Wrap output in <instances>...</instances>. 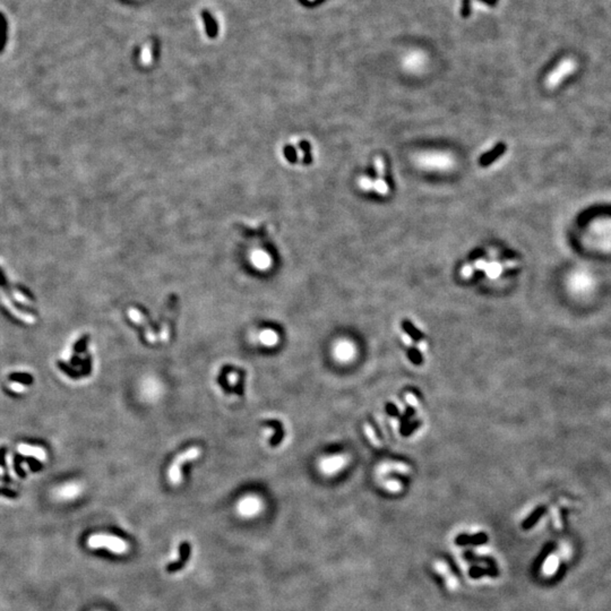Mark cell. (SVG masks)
Segmentation results:
<instances>
[{
  "label": "cell",
  "mask_w": 611,
  "mask_h": 611,
  "mask_svg": "<svg viewBox=\"0 0 611 611\" xmlns=\"http://www.w3.org/2000/svg\"><path fill=\"white\" fill-rule=\"evenodd\" d=\"M481 2L486 3L487 5H490V6H493V5H495L498 0H481Z\"/></svg>",
  "instance_id": "obj_34"
},
{
  "label": "cell",
  "mask_w": 611,
  "mask_h": 611,
  "mask_svg": "<svg viewBox=\"0 0 611 611\" xmlns=\"http://www.w3.org/2000/svg\"><path fill=\"white\" fill-rule=\"evenodd\" d=\"M418 345H419V349H420L421 351H426V350H427V343L426 342L420 341V342H419Z\"/></svg>",
  "instance_id": "obj_33"
},
{
  "label": "cell",
  "mask_w": 611,
  "mask_h": 611,
  "mask_svg": "<svg viewBox=\"0 0 611 611\" xmlns=\"http://www.w3.org/2000/svg\"><path fill=\"white\" fill-rule=\"evenodd\" d=\"M357 184L359 186V188H360L362 191H371L374 180H372L370 177H368V176H360L357 180Z\"/></svg>",
  "instance_id": "obj_20"
},
{
  "label": "cell",
  "mask_w": 611,
  "mask_h": 611,
  "mask_svg": "<svg viewBox=\"0 0 611 611\" xmlns=\"http://www.w3.org/2000/svg\"><path fill=\"white\" fill-rule=\"evenodd\" d=\"M577 68V63L573 58H565L559 63L553 71L550 72L547 77H545V87L548 90H554L557 88L559 84L565 81L567 76L572 75L575 73Z\"/></svg>",
  "instance_id": "obj_5"
},
{
  "label": "cell",
  "mask_w": 611,
  "mask_h": 611,
  "mask_svg": "<svg viewBox=\"0 0 611 611\" xmlns=\"http://www.w3.org/2000/svg\"><path fill=\"white\" fill-rule=\"evenodd\" d=\"M405 400H407V402H408L410 405H412V407H418V405H419L418 399H417L416 396H414L413 394H411V393L405 394Z\"/></svg>",
  "instance_id": "obj_26"
},
{
  "label": "cell",
  "mask_w": 611,
  "mask_h": 611,
  "mask_svg": "<svg viewBox=\"0 0 611 611\" xmlns=\"http://www.w3.org/2000/svg\"><path fill=\"white\" fill-rule=\"evenodd\" d=\"M461 275L464 279H470L473 275V266H471V265H469V264L464 265V266L461 269Z\"/></svg>",
  "instance_id": "obj_24"
},
{
  "label": "cell",
  "mask_w": 611,
  "mask_h": 611,
  "mask_svg": "<svg viewBox=\"0 0 611 611\" xmlns=\"http://www.w3.org/2000/svg\"><path fill=\"white\" fill-rule=\"evenodd\" d=\"M372 190H375L380 196H386L390 193V187L384 178H377L372 184Z\"/></svg>",
  "instance_id": "obj_17"
},
{
  "label": "cell",
  "mask_w": 611,
  "mask_h": 611,
  "mask_svg": "<svg viewBox=\"0 0 611 611\" xmlns=\"http://www.w3.org/2000/svg\"><path fill=\"white\" fill-rule=\"evenodd\" d=\"M488 262L486 259H477L474 262V267L479 270H484L487 267Z\"/></svg>",
  "instance_id": "obj_27"
},
{
  "label": "cell",
  "mask_w": 611,
  "mask_h": 611,
  "mask_svg": "<svg viewBox=\"0 0 611 611\" xmlns=\"http://www.w3.org/2000/svg\"><path fill=\"white\" fill-rule=\"evenodd\" d=\"M200 453H202V451H200L198 447H190V449L177 456L169 469V480L172 484L178 486V484L183 481V474H181V468H183V465L186 462L197 459Z\"/></svg>",
  "instance_id": "obj_6"
},
{
  "label": "cell",
  "mask_w": 611,
  "mask_h": 611,
  "mask_svg": "<svg viewBox=\"0 0 611 611\" xmlns=\"http://www.w3.org/2000/svg\"><path fill=\"white\" fill-rule=\"evenodd\" d=\"M568 288L577 296H587L595 288V279L585 269H576L568 277Z\"/></svg>",
  "instance_id": "obj_4"
},
{
  "label": "cell",
  "mask_w": 611,
  "mask_h": 611,
  "mask_svg": "<svg viewBox=\"0 0 611 611\" xmlns=\"http://www.w3.org/2000/svg\"><path fill=\"white\" fill-rule=\"evenodd\" d=\"M308 2H314V0H308Z\"/></svg>",
  "instance_id": "obj_36"
},
{
  "label": "cell",
  "mask_w": 611,
  "mask_h": 611,
  "mask_svg": "<svg viewBox=\"0 0 611 611\" xmlns=\"http://www.w3.org/2000/svg\"><path fill=\"white\" fill-rule=\"evenodd\" d=\"M402 328H403L404 332L407 333L409 335V337L413 340V341L420 342V341H422V339L424 338V335L409 319H404L402 321Z\"/></svg>",
  "instance_id": "obj_14"
},
{
  "label": "cell",
  "mask_w": 611,
  "mask_h": 611,
  "mask_svg": "<svg viewBox=\"0 0 611 611\" xmlns=\"http://www.w3.org/2000/svg\"><path fill=\"white\" fill-rule=\"evenodd\" d=\"M386 484L392 490H398V489H400V483L398 482H387Z\"/></svg>",
  "instance_id": "obj_31"
},
{
  "label": "cell",
  "mask_w": 611,
  "mask_h": 611,
  "mask_svg": "<svg viewBox=\"0 0 611 611\" xmlns=\"http://www.w3.org/2000/svg\"><path fill=\"white\" fill-rule=\"evenodd\" d=\"M427 65V57L422 51H411L403 59V67L405 71L412 74L421 73Z\"/></svg>",
  "instance_id": "obj_7"
},
{
  "label": "cell",
  "mask_w": 611,
  "mask_h": 611,
  "mask_svg": "<svg viewBox=\"0 0 611 611\" xmlns=\"http://www.w3.org/2000/svg\"><path fill=\"white\" fill-rule=\"evenodd\" d=\"M419 424H420V422H417V421L412 422L411 424H408V427L404 429V430H408V431H405L404 436H408V435H410V433H411V432L414 430V429H416V428L419 426ZM403 432H404V431H403ZM403 432H402V433H403Z\"/></svg>",
  "instance_id": "obj_28"
},
{
  "label": "cell",
  "mask_w": 611,
  "mask_h": 611,
  "mask_svg": "<svg viewBox=\"0 0 611 611\" xmlns=\"http://www.w3.org/2000/svg\"><path fill=\"white\" fill-rule=\"evenodd\" d=\"M262 502L257 497L248 496L241 499L240 503L238 504V511L242 516H254L258 514L262 510Z\"/></svg>",
  "instance_id": "obj_8"
},
{
  "label": "cell",
  "mask_w": 611,
  "mask_h": 611,
  "mask_svg": "<svg viewBox=\"0 0 611 611\" xmlns=\"http://www.w3.org/2000/svg\"><path fill=\"white\" fill-rule=\"evenodd\" d=\"M375 169L377 171V175H378V178H382L385 175V163L384 160H382V157L377 156L375 158Z\"/></svg>",
  "instance_id": "obj_22"
},
{
  "label": "cell",
  "mask_w": 611,
  "mask_h": 611,
  "mask_svg": "<svg viewBox=\"0 0 611 611\" xmlns=\"http://www.w3.org/2000/svg\"><path fill=\"white\" fill-rule=\"evenodd\" d=\"M82 491V487L78 483H68L66 486L60 487L55 496L62 501H71V499L76 498Z\"/></svg>",
  "instance_id": "obj_10"
},
{
  "label": "cell",
  "mask_w": 611,
  "mask_h": 611,
  "mask_svg": "<svg viewBox=\"0 0 611 611\" xmlns=\"http://www.w3.org/2000/svg\"><path fill=\"white\" fill-rule=\"evenodd\" d=\"M503 266H506V268H516L519 266V263L516 260H506Z\"/></svg>",
  "instance_id": "obj_30"
},
{
  "label": "cell",
  "mask_w": 611,
  "mask_h": 611,
  "mask_svg": "<svg viewBox=\"0 0 611 611\" xmlns=\"http://www.w3.org/2000/svg\"><path fill=\"white\" fill-rule=\"evenodd\" d=\"M87 545L91 549H108L118 554L126 553L129 550V545L126 541L110 534H93L87 539Z\"/></svg>",
  "instance_id": "obj_3"
},
{
  "label": "cell",
  "mask_w": 611,
  "mask_h": 611,
  "mask_svg": "<svg viewBox=\"0 0 611 611\" xmlns=\"http://www.w3.org/2000/svg\"><path fill=\"white\" fill-rule=\"evenodd\" d=\"M416 163L423 170L444 172L453 169L456 161L449 152L430 151L419 153L416 157Z\"/></svg>",
  "instance_id": "obj_2"
},
{
  "label": "cell",
  "mask_w": 611,
  "mask_h": 611,
  "mask_svg": "<svg viewBox=\"0 0 611 611\" xmlns=\"http://www.w3.org/2000/svg\"><path fill=\"white\" fill-rule=\"evenodd\" d=\"M365 431H366V435L368 437V439H369V441L371 442V444L374 445L375 447H377V449H379V447L381 446V442L378 439V437L376 436L375 430H374V429H372V427L370 426L369 423H365Z\"/></svg>",
  "instance_id": "obj_19"
},
{
  "label": "cell",
  "mask_w": 611,
  "mask_h": 611,
  "mask_svg": "<svg viewBox=\"0 0 611 611\" xmlns=\"http://www.w3.org/2000/svg\"><path fill=\"white\" fill-rule=\"evenodd\" d=\"M488 255L490 256V257H491L492 259H496V258L498 257L499 253H498V250H496V249H490V250L488 251Z\"/></svg>",
  "instance_id": "obj_32"
},
{
  "label": "cell",
  "mask_w": 611,
  "mask_h": 611,
  "mask_svg": "<svg viewBox=\"0 0 611 611\" xmlns=\"http://www.w3.org/2000/svg\"><path fill=\"white\" fill-rule=\"evenodd\" d=\"M258 341L265 347H274L279 342V335L272 329H264L258 334Z\"/></svg>",
  "instance_id": "obj_12"
},
{
  "label": "cell",
  "mask_w": 611,
  "mask_h": 611,
  "mask_svg": "<svg viewBox=\"0 0 611 611\" xmlns=\"http://www.w3.org/2000/svg\"><path fill=\"white\" fill-rule=\"evenodd\" d=\"M503 268H504L503 264L496 262V260H492V262L487 264V267L484 270H486L487 276H489L490 279H496L502 274Z\"/></svg>",
  "instance_id": "obj_16"
},
{
  "label": "cell",
  "mask_w": 611,
  "mask_h": 611,
  "mask_svg": "<svg viewBox=\"0 0 611 611\" xmlns=\"http://www.w3.org/2000/svg\"><path fill=\"white\" fill-rule=\"evenodd\" d=\"M335 354H337L339 360L347 361L350 360L354 354V350L349 343L341 342L338 344L337 349H335Z\"/></svg>",
  "instance_id": "obj_13"
},
{
  "label": "cell",
  "mask_w": 611,
  "mask_h": 611,
  "mask_svg": "<svg viewBox=\"0 0 611 611\" xmlns=\"http://www.w3.org/2000/svg\"><path fill=\"white\" fill-rule=\"evenodd\" d=\"M203 20L205 23V27H206L207 35L209 36V38H215L217 34V25H216L215 21H214V18L211 16V14L206 11H204Z\"/></svg>",
  "instance_id": "obj_15"
},
{
  "label": "cell",
  "mask_w": 611,
  "mask_h": 611,
  "mask_svg": "<svg viewBox=\"0 0 611 611\" xmlns=\"http://www.w3.org/2000/svg\"><path fill=\"white\" fill-rule=\"evenodd\" d=\"M386 412L390 414L391 417H399L400 416V411L398 407H396L395 404L393 403H387L386 404Z\"/></svg>",
  "instance_id": "obj_23"
},
{
  "label": "cell",
  "mask_w": 611,
  "mask_h": 611,
  "mask_svg": "<svg viewBox=\"0 0 611 611\" xmlns=\"http://www.w3.org/2000/svg\"><path fill=\"white\" fill-rule=\"evenodd\" d=\"M403 341L405 344H408V345H411V343H412L411 340H410V338H408V337H403Z\"/></svg>",
  "instance_id": "obj_35"
},
{
  "label": "cell",
  "mask_w": 611,
  "mask_h": 611,
  "mask_svg": "<svg viewBox=\"0 0 611 611\" xmlns=\"http://www.w3.org/2000/svg\"><path fill=\"white\" fill-rule=\"evenodd\" d=\"M408 356H409L410 360H411V362H413L414 365H421V363H422L421 352L419 351L418 349H416V348H410L408 350Z\"/></svg>",
  "instance_id": "obj_21"
},
{
  "label": "cell",
  "mask_w": 611,
  "mask_h": 611,
  "mask_svg": "<svg viewBox=\"0 0 611 611\" xmlns=\"http://www.w3.org/2000/svg\"><path fill=\"white\" fill-rule=\"evenodd\" d=\"M345 464V459L343 456H332L329 459H324L320 462V469L325 473L337 472Z\"/></svg>",
  "instance_id": "obj_11"
},
{
  "label": "cell",
  "mask_w": 611,
  "mask_h": 611,
  "mask_svg": "<svg viewBox=\"0 0 611 611\" xmlns=\"http://www.w3.org/2000/svg\"><path fill=\"white\" fill-rule=\"evenodd\" d=\"M152 50L153 49L151 42H147L146 44H144L141 52V63L144 66H147V65L152 63Z\"/></svg>",
  "instance_id": "obj_18"
},
{
  "label": "cell",
  "mask_w": 611,
  "mask_h": 611,
  "mask_svg": "<svg viewBox=\"0 0 611 611\" xmlns=\"http://www.w3.org/2000/svg\"><path fill=\"white\" fill-rule=\"evenodd\" d=\"M584 239L596 250L611 253V217L596 218L592 222Z\"/></svg>",
  "instance_id": "obj_1"
},
{
  "label": "cell",
  "mask_w": 611,
  "mask_h": 611,
  "mask_svg": "<svg viewBox=\"0 0 611 611\" xmlns=\"http://www.w3.org/2000/svg\"><path fill=\"white\" fill-rule=\"evenodd\" d=\"M128 315H129V318L132 319V320L134 321V323H136V324H138V325L143 326L144 329H145V337H146V339H147V341H148V342H151V343H155V342L157 341V340H156V339H157V337H156L155 334H154V333L152 332L151 328L148 327V325H147V323H146L145 317H144V315L142 314L141 311L137 310V309H134V308H132V309H129V311H128Z\"/></svg>",
  "instance_id": "obj_9"
},
{
  "label": "cell",
  "mask_w": 611,
  "mask_h": 611,
  "mask_svg": "<svg viewBox=\"0 0 611 611\" xmlns=\"http://www.w3.org/2000/svg\"><path fill=\"white\" fill-rule=\"evenodd\" d=\"M393 468H394L395 470L400 471V472H404V473H408L409 471H410V469L408 468L407 465L401 464V463H394V464H393Z\"/></svg>",
  "instance_id": "obj_29"
},
{
  "label": "cell",
  "mask_w": 611,
  "mask_h": 611,
  "mask_svg": "<svg viewBox=\"0 0 611 611\" xmlns=\"http://www.w3.org/2000/svg\"><path fill=\"white\" fill-rule=\"evenodd\" d=\"M461 12H462V16L463 17H468L470 15V12H471L470 0H463V2H462V11Z\"/></svg>",
  "instance_id": "obj_25"
}]
</instances>
